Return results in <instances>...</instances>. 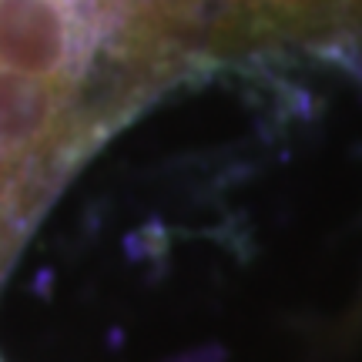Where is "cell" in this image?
<instances>
[{
    "label": "cell",
    "instance_id": "obj_1",
    "mask_svg": "<svg viewBox=\"0 0 362 362\" xmlns=\"http://www.w3.org/2000/svg\"><path fill=\"white\" fill-rule=\"evenodd\" d=\"M208 44L221 51L315 47L362 34V0H205Z\"/></svg>",
    "mask_w": 362,
    "mask_h": 362
}]
</instances>
